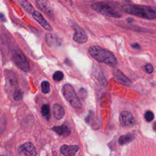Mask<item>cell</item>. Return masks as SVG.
I'll return each mask as SVG.
<instances>
[{
  "instance_id": "cell-1",
  "label": "cell",
  "mask_w": 156,
  "mask_h": 156,
  "mask_svg": "<svg viewBox=\"0 0 156 156\" xmlns=\"http://www.w3.org/2000/svg\"><path fill=\"white\" fill-rule=\"evenodd\" d=\"M122 9L125 13L144 19L154 20L156 17L155 9L150 6L127 4L122 6Z\"/></svg>"
},
{
  "instance_id": "cell-2",
  "label": "cell",
  "mask_w": 156,
  "mask_h": 156,
  "mask_svg": "<svg viewBox=\"0 0 156 156\" xmlns=\"http://www.w3.org/2000/svg\"><path fill=\"white\" fill-rule=\"evenodd\" d=\"M88 52L90 55L98 62L104 63L111 67H115L117 65V60L115 55L110 51L99 46H91Z\"/></svg>"
},
{
  "instance_id": "cell-3",
  "label": "cell",
  "mask_w": 156,
  "mask_h": 156,
  "mask_svg": "<svg viewBox=\"0 0 156 156\" xmlns=\"http://www.w3.org/2000/svg\"><path fill=\"white\" fill-rule=\"evenodd\" d=\"M91 7L95 12L102 15L113 18H119L122 16L121 13L113 5L107 2H94L91 4Z\"/></svg>"
},
{
  "instance_id": "cell-4",
  "label": "cell",
  "mask_w": 156,
  "mask_h": 156,
  "mask_svg": "<svg viewBox=\"0 0 156 156\" xmlns=\"http://www.w3.org/2000/svg\"><path fill=\"white\" fill-rule=\"evenodd\" d=\"M63 94L65 98L75 108H80L82 104L78 98L73 87L70 84H65L63 87Z\"/></svg>"
},
{
  "instance_id": "cell-5",
  "label": "cell",
  "mask_w": 156,
  "mask_h": 156,
  "mask_svg": "<svg viewBox=\"0 0 156 156\" xmlns=\"http://www.w3.org/2000/svg\"><path fill=\"white\" fill-rule=\"evenodd\" d=\"M12 57L14 63L19 68L26 72L29 71V62L25 55L20 49H14L12 51Z\"/></svg>"
},
{
  "instance_id": "cell-6",
  "label": "cell",
  "mask_w": 156,
  "mask_h": 156,
  "mask_svg": "<svg viewBox=\"0 0 156 156\" xmlns=\"http://www.w3.org/2000/svg\"><path fill=\"white\" fill-rule=\"evenodd\" d=\"M69 24L74 30V34L73 35V40L78 43L83 44L87 42L88 40L87 35L85 32L74 21H69Z\"/></svg>"
},
{
  "instance_id": "cell-7",
  "label": "cell",
  "mask_w": 156,
  "mask_h": 156,
  "mask_svg": "<svg viewBox=\"0 0 156 156\" xmlns=\"http://www.w3.org/2000/svg\"><path fill=\"white\" fill-rule=\"evenodd\" d=\"M35 4L37 7L48 18L52 20H54V15L52 7L48 0H36Z\"/></svg>"
},
{
  "instance_id": "cell-8",
  "label": "cell",
  "mask_w": 156,
  "mask_h": 156,
  "mask_svg": "<svg viewBox=\"0 0 156 156\" xmlns=\"http://www.w3.org/2000/svg\"><path fill=\"white\" fill-rule=\"evenodd\" d=\"M5 88L7 91L10 92L15 90V87L17 85L16 78L14 73L10 70H6L5 71Z\"/></svg>"
},
{
  "instance_id": "cell-9",
  "label": "cell",
  "mask_w": 156,
  "mask_h": 156,
  "mask_svg": "<svg viewBox=\"0 0 156 156\" xmlns=\"http://www.w3.org/2000/svg\"><path fill=\"white\" fill-rule=\"evenodd\" d=\"M119 122L124 127H129L136 123L135 119L131 113L127 111H123L119 115Z\"/></svg>"
},
{
  "instance_id": "cell-10",
  "label": "cell",
  "mask_w": 156,
  "mask_h": 156,
  "mask_svg": "<svg viewBox=\"0 0 156 156\" xmlns=\"http://www.w3.org/2000/svg\"><path fill=\"white\" fill-rule=\"evenodd\" d=\"M19 152L24 156H37L35 147L30 142H27L19 147Z\"/></svg>"
},
{
  "instance_id": "cell-11",
  "label": "cell",
  "mask_w": 156,
  "mask_h": 156,
  "mask_svg": "<svg viewBox=\"0 0 156 156\" xmlns=\"http://www.w3.org/2000/svg\"><path fill=\"white\" fill-rule=\"evenodd\" d=\"M33 18L34 20L37 21L43 28H44L46 30L51 31L52 30V28L51 26L49 24V23L45 20V18L43 17V16L41 15V13L37 10H34V12L32 13Z\"/></svg>"
},
{
  "instance_id": "cell-12",
  "label": "cell",
  "mask_w": 156,
  "mask_h": 156,
  "mask_svg": "<svg viewBox=\"0 0 156 156\" xmlns=\"http://www.w3.org/2000/svg\"><path fill=\"white\" fill-rule=\"evenodd\" d=\"M79 149V147L77 145L68 146L64 144L60 147V152L65 156H74Z\"/></svg>"
},
{
  "instance_id": "cell-13",
  "label": "cell",
  "mask_w": 156,
  "mask_h": 156,
  "mask_svg": "<svg viewBox=\"0 0 156 156\" xmlns=\"http://www.w3.org/2000/svg\"><path fill=\"white\" fill-rule=\"evenodd\" d=\"M114 76L118 80V81L124 86L130 87L132 85V82H130V79L127 78L121 71L119 69H116L113 73Z\"/></svg>"
},
{
  "instance_id": "cell-14",
  "label": "cell",
  "mask_w": 156,
  "mask_h": 156,
  "mask_svg": "<svg viewBox=\"0 0 156 156\" xmlns=\"http://www.w3.org/2000/svg\"><path fill=\"white\" fill-rule=\"evenodd\" d=\"M52 130L60 135L68 136L71 133V128L68 124L64 123L60 126H54L52 128Z\"/></svg>"
},
{
  "instance_id": "cell-15",
  "label": "cell",
  "mask_w": 156,
  "mask_h": 156,
  "mask_svg": "<svg viewBox=\"0 0 156 156\" xmlns=\"http://www.w3.org/2000/svg\"><path fill=\"white\" fill-rule=\"evenodd\" d=\"M46 38V41L48 43L49 46H58L60 44V40L55 35L51 34V33H47L45 36Z\"/></svg>"
},
{
  "instance_id": "cell-16",
  "label": "cell",
  "mask_w": 156,
  "mask_h": 156,
  "mask_svg": "<svg viewBox=\"0 0 156 156\" xmlns=\"http://www.w3.org/2000/svg\"><path fill=\"white\" fill-rule=\"evenodd\" d=\"M52 113L56 119H60L65 114V110L61 105L55 104L52 106Z\"/></svg>"
},
{
  "instance_id": "cell-17",
  "label": "cell",
  "mask_w": 156,
  "mask_h": 156,
  "mask_svg": "<svg viewBox=\"0 0 156 156\" xmlns=\"http://www.w3.org/2000/svg\"><path fill=\"white\" fill-rule=\"evenodd\" d=\"M135 138V135L131 133H128L121 135L118 140V143L120 145H124L132 141Z\"/></svg>"
},
{
  "instance_id": "cell-18",
  "label": "cell",
  "mask_w": 156,
  "mask_h": 156,
  "mask_svg": "<svg viewBox=\"0 0 156 156\" xmlns=\"http://www.w3.org/2000/svg\"><path fill=\"white\" fill-rule=\"evenodd\" d=\"M20 4L23 7V8L28 13H32L35 9L32 5L27 0H18Z\"/></svg>"
},
{
  "instance_id": "cell-19",
  "label": "cell",
  "mask_w": 156,
  "mask_h": 156,
  "mask_svg": "<svg viewBox=\"0 0 156 156\" xmlns=\"http://www.w3.org/2000/svg\"><path fill=\"white\" fill-rule=\"evenodd\" d=\"M41 115L44 117H45L47 119H49L50 109H49V106L48 104L43 105V106L41 107Z\"/></svg>"
},
{
  "instance_id": "cell-20",
  "label": "cell",
  "mask_w": 156,
  "mask_h": 156,
  "mask_svg": "<svg viewBox=\"0 0 156 156\" xmlns=\"http://www.w3.org/2000/svg\"><path fill=\"white\" fill-rule=\"evenodd\" d=\"M41 90H42V92L44 94H46L48 93L49 92V90H50V85H49V83L46 81V80H44L41 83Z\"/></svg>"
},
{
  "instance_id": "cell-21",
  "label": "cell",
  "mask_w": 156,
  "mask_h": 156,
  "mask_svg": "<svg viewBox=\"0 0 156 156\" xmlns=\"http://www.w3.org/2000/svg\"><path fill=\"white\" fill-rule=\"evenodd\" d=\"M23 97V93L20 90L15 89L13 93V98L15 101H19L22 99Z\"/></svg>"
},
{
  "instance_id": "cell-22",
  "label": "cell",
  "mask_w": 156,
  "mask_h": 156,
  "mask_svg": "<svg viewBox=\"0 0 156 156\" xmlns=\"http://www.w3.org/2000/svg\"><path fill=\"white\" fill-rule=\"evenodd\" d=\"M7 124V119L5 116H0V133L3 132L5 129Z\"/></svg>"
},
{
  "instance_id": "cell-23",
  "label": "cell",
  "mask_w": 156,
  "mask_h": 156,
  "mask_svg": "<svg viewBox=\"0 0 156 156\" xmlns=\"http://www.w3.org/2000/svg\"><path fill=\"white\" fill-rule=\"evenodd\" d=\"M63 78V73L60 71H55L52 76V79L57 82L62 80Z\"/></svg>"
},
{
  "instance_id": "cell-24",
  "label": "cell",
  "mask_w": 156,
  "mask_h": 156,
  "mask_svg": "<svg viewBox=\"0 0 156 156\" xmlns=\"http://www.w3.org/2000/svg\"><path fill=\"white\" fill-rule=\"evenodd\" d=\"M144 118L148 122H150V121H152L154 118V113L151 111H147L144 113Z\"/></svg>"
},
{
  "instance_id": "cell-25",
  "label": "cell",
  "mask_w": 156,
  "mask_h": 156,
  "mask_svg": "<svg viewBox=\"0 0 156 156\" xmlns=\"http://www.w3.org/2000/svg\"><path fill=\"white\" fill-rule=\"evenodd\" d=\"M145 71L148 74H151L154 71V67L151 63H147L145 66Z\"/></svg>"
},
{
  "instance_id": "cell-26",
  "label": "cell",
  "mask_w": 156,
  "mask_h": 156,
  "mask_svg": "<svg viewBox=\"0 0 156 156\" xmlns=\"http://www.w3.org/2000/svg\"><path fill=\"white\" fill-rule=\"evenodd\" d=\"M131 47L133 49H140V46L138 44V43H133L131 45Z\"/></svg>"
},
{
  "instance_id": "cell-27",
  "label": "cell",
  "mask_w": 156,
  "mask_h": 156,
  "mask_svg": "<svg viewBox=\"0 0 156 156\" xmlns=\"http://www.w3.org/2000/svg\"><path fill=\"white\" fill-rule=\"evenodd\" d=\"M0 18H1V20L2 21H4V22L6 21L5 16V15H4V14H2V13H0Z\"/></svg>"
},
{
  "instance_id": "cell-28",
  "label": "cell",
  "mask_w": 156,
  "mask_h": 156,
  "mask_svg": "<svg viewBox=\"0 0 156 156\" xmlns=\"http://www.w3.org/2000/svg\"><path fill=\"white\" fill-rule=\"evenodd\" d=\"M0 156H7V155H0Z\"/></svg>"
}]
</instances>
